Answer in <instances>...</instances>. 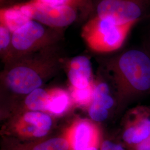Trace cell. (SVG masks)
I'll return each instance as SVG.
<instances>
[{
  "label": "cell",
  "mask_w": 150,
  "mask_h": 150,
  "mask_svg": "<svg viewBox=\"0 0 150 150\" xmlns=\"http://www.w3.org/2000/svg\"><path fill=\"white\" fill-rule=\"evenodd\" d=\"M2 125V137L32 141L48 137L54 126L53 117L41 111H23L8 113Z\"/></svg>",
  "instance_id": "277c9868"
},
{
  "label": "cell",
  "mask_w": 150,
  "mask_h": 150,
  "mask_svg": "<svg viewBox=\"0 0 150 150\" xmlns=\"http://www.w3.org/2000/svg\"><path fill=\"white\" fill-rule=\"evenodd\" d=\"M64 31L31 20L13 32L12 59L59 45L64 38Z\"/></svg>",
  "instance_id": "5b68a950"
},
{
  "label": "cell",
  "mask_w": 150,
  "mask_h": 150,
  "mask_svg": "<svg viewBox=\"0 0 150 150\" xmlns=\"http://www.w3.org/2000/svg\"><path fill=\"white\" fill-rule=\"evenodd\" d=\"M92 103L108 110L113 106L115 101L110 95V87L106 82L103 81L95 82L94 96Z\"/></svg>",
  "instance_id": "2e32d148"
},
{
  "label": "cell",
  "mask_w": 150,
  "mask_h": 150,
  "mask_svg": "<svg viewBox=\"0 0 150 150\" xmlns=\"http://www.w3.org/2000/svg\"><path fill=\"white\" fill-rule=\"evenodd\" d=\"M136 23L120 24L97 16L90 17L81 30V37L91 51L106 54L123 46Z\"/></svg>",
  "instance_id": "3957f363"
},
{
  "label": "cell",
  "mask_w": 150,
  "mask_h": 150,
  "mask_svg": "<svg viewBox=\"0 0 150 150\" xmlns=\"http://www.w3.org/2000/svg\"><path fill=\"white\" fill-rule=\"evenodd\" d=\"M29 7L26 2L2 7L0 10V24L14 32L32 20Z\"/></svg>",
  "instance_id": "7c38bea8"
},
{
  "label": "cell",
  "mask_w": 150,
  "mask_h": 150,
  "mask_svg": "<svg viewBox=\"0 0 150 150\" xmlns=\"http://www.w3.org/2000/svg\"><path fill=\"white\" fill-rule=\"evenodd\" d=\"M67 0H28L27 3L34 7H54L62 5Z\"/></svg>",
  "instance_id": "d6986e66"
},
{
  "label": "cell",
  "mask_w": 150,
  "mask_h": 150,
  "mask_svg": "<svg viewBox=\"0 0 150 150\" xmlns=\"http://www.w3.org/2000/svg\"><path fill=\"white\" fill-rule=\"evenodd\" d=\"M65 62L59 45L16 57L4 64L1 85L12 94L25 96L56 76Z\"/></svg>",
  "instance_id": "6da1fadb"
},
{
  "label": "cell",
  "mask_w": 150,
  "mask_h": 150,
  "mask_svg": "<svg viewBox=\"0 0 150 150\" xmlns=\"http://www.w3.org/2000/svg\"><path fill=\"white\" fill-rule=\"evenodd\" d=\"M72 105L69 91L60 87L49 88L48 102L45 112L53 117L62 116L70 110Z\"/></svg>",
  "instance_id": "5bb4252c"
},
{
  "label": "cell",
  "mask_w": 150,
  "mask_h": 150,
  "mask_svg": "<svg viewBox=\"0 0 150 150\" xmlns=\"http://www.w3.org/2000/svg\"><path fill=\"white\" fill-rule=\"evenodd\" d=\"M26 4L29 7L32 20L40 22L48 27L65 29L75 22L84 21L80 12L70 6L54 7H34Z\"/></svg>",
  "instance_id": "ba28073f"
},
{
  "label": "cell",
  "mask_w": 150,
  "mask_h": 150,
  "mask_svg": "<svg viewBox=\"0 0 150 150\" xmlns=\"http://www.w3.org/2000/svg\"><path fill=\"white\" fill-rule=\"evenodd\" d=\"M149 41H150V40H149Z\"/></svg>",
  "instance_id": "cb8c5ba5"
},
{
  "label": "cell",
  "mask_w": 150,
  "mask_h": 150,
  "mask_svg": "<svg viewBox=\"0 0 150 150\" xmlns=\"http://www.w3.org/2000/svg\"><path fill=\"white\" fill-rule=\"evenodd\" d=\"M13 32L2 24H0V56L5 64L12 59Z\"/></svg>",
  "instance_id": "e0dca14e"
},
{
  "label": "cell",
  "mask_w": 150,
  "mask_h": 150,
  "mask_svg": "<svg viewBox=\"0 0 150 150\" xmlns=\"http://www.w3.org/2000/svg\"><path fill=\"white\" fill-rule=\"evenodd\" d=\"M150 135V111L144 108H136L129 115L123 129V142L131 149Z\"/></svg>",
  "instance_id": "9c48e42d"
},
{
  "label": "cell",
  "mask_w": 150,
  "mask_h": 150,
  "mask_svg": "<svg viewBox=\"0 0 150 150\" xmlns=\"http://www.w3.org/2000/svg\"><path fill=\"white\" fill-rule=\"evenodd\" d=\"M62 136L68 142L69 150H85L100 147L102 140L99 127L88 118H77L64 130Z\"/></svg>",
  "instance_id": "52a82bcc"
},
{
  "label": "cell",
  "mask_w": 150,
  "mask_h": 150,
  "mask_svg": "<svg viewBox=\"0 0 150 150\" xmlns=\"http://www.w3.org/2000/svg\"><path fill=\"white\" fill-rule=\"evenodd\" d=\"M100 150H125L121 144L115 143L110 140H102Z\"/></svg>",
  "instance_id": "ffe728a7"
},
{
  "label": "cell",
  "mask_w": 150,
  "mask_h": 150,
  "mask_svg": "<svg viewBox=\"0 0 150 150\" xmlns=\"http://www.w3.org/2000/svg\"><path fill=\"white\" fill-rule=\"evenodd\" d=\"M49 96V88H38L25 96L21 101L13 103L8 113L23 111L46 112Z\"/></svg>",
  "instance_id": "4fadbf2b"
},
{
  "label": "cell",
  "mask_w": 150,
  "mask_h": 150,
  "mask_svg": "<svg viewBox=\"0 0 150 150\" xmlns=\"http://www.w3.org/2000/svg\"><path fill=\"white\" fill-rule=\"evenodd\" d=\"M105 68L113 82L120 103L150 91V54L133 48L107 59Z\"/></svg>",
  "instance_id": "7a4b0ae2"
},
{
  "label": "cell",
  "mask_w": 150,
  "mask_h": 150,
  "mask_svg": "<svg viewBox=\"0 0 150 150\" xmlns=\"http://www.w3.org/2000/svg\"><path fill=\"white\" fill-rule=\"evenodd\" d=\"M91 120L95 122H102L108 117L109 110L92 103L87 108Z\"/></svg>",
  "instance_id": "ac0fdd59"
},
{
  "label": "cell",
  "mask_w": 150,
  "mask_h": 150,
  "mask_svg": "<svg viewBox=\"0 0 150 150\" xmlns=\"http://www.w3.org/2000/svg\"><path fill=\"white\" fill-rule=\"evenodd\" d=\"M132 150H150V135L146 139L139 144L135 146Z\"/></svg>",
  "instance_id": "44dd1931"
},
{
  "label": "cell",
  "mask_w": 150,
  "mask_h": 150,
  "mask_svg": "<svg viewBox=\"0 0 150 150\" xmlns=\"http://www.w3.org/2000/svg\"><path fill=\"white\" fill-rule=\"evenodd\" d=\"M64 66L71 86L84 88L95 82L91 61L86 56H77L66 61Z\"/></svg>",
  "instance_id": "8fae6325"
},
{
  "label": "cell",
  "mask_w": 150,
  "mask_h": 150,
  "mask_svg": "<svg viewBox=\"0 0 150 150\" xmlns=\"http://www.w3.org/2000/svg\"><path fill=\"white\" fill-rule=\"evenodd\" d=\"M1 150H69V147L62 135L32 141L2 137Z\"/></svg>",
  "instance_id": "30bf717a"
},
{
  "label": "cell",
  "mask_w": 150,
  "mask_h": 150,
  "mask_svg": "<svg viewBox=\"0 0 150 150\" xmlns=\"http://www.w3.org/2000/svg\"><path fill=\"white\" fill-rule=\"evenodd\" d=\"M3 1H4V0H1V2H2Z\"/></svg>",
  "instance_id": "603a6c76"
},
{
  "label": "cell",
  "mask_w": 150,
  "mask_h": 150,
  "mask_svg": "<svg viewBox=\"0 0 150 150\" xmlns=\"http://www.w3.org/2000/svg\"><path fill=\"white\" fill-rule=\"evenodd\" d=\"M94 91L95 82L84 88H77L70 85L69 91L73 104L87 109L93 101Z\"/></svg>",
  "instance_id": "9a60e30c"
},
{
  "label": "cell",
  "mask_w": 150,
  "mask_h": 150,
  "mask_svg": "<svg viewBox=\"0 0 150 150\" xmlns=\"http://www.w3.org/2000/svg\"><path fill=\"white\" fill-rule=\"evenodd\" d=\"M150 0H93L90 17L108 18L120 24L138 23L150 16Z\"/></svg>",
  "instance_id": "8992f818"
},
{
  "label": "cell",
  "mask_w": 150,
  "mask_h": 150,
  "mask_svg": "<svg viewBox=\"0 0 150 150\" xmlns=\"http://www.w3.org/2000/svg\"><path fill=\"white\" fill-rule=\"evenodd\" d=\"M85 150H100V147H91Z\"/></svg>",
  "instance_id": "7402d4cb"
}]
</instances>
